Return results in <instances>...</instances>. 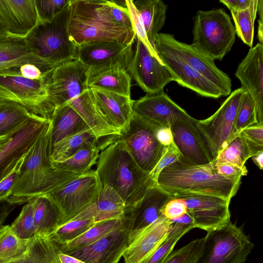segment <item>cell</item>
<instances>
[{"instance_id":"1","label":"cell","mask_w":263,"mask_h":263,"mask_svg":"<svg viewBox=\"0 0 263 263\" xmlns=\"http://www.w3.org/2000/svg\"><path fill=\"white\" fill-rule=\"evenodd\" d=\"M50 153L51 121L25 156L7 201L16 205L27 203L79 176L53 167Z\"/></svg>"},{"instance_id":"2","label":"cell","mask_w":263,"mask_h":263,"mask_svg":"<svg viewBox=\"0 0 263 263\" xmlns=\"http://www.w3.org/2000/svg\"><path fill=\"white\" fill-rule=\"evenodd\" d=\"M97 162L96 172L102 186L113 188L126 208L137 203L150 187L157 184L137 164L119 136L101 150Z\"/></svg>"},{"instance_id":"3","label":"cell","mask_w":263,"mask_h":263,"mask_svg":"<svg viewBox=\"0 0 263 263\" xmlns=\"http://www.w3.org/2000/svg\"><path fill=\"white\" fill-rule=\"evenodd\" d=\"M68 31L77 46L93 42H118L133 45L136 38L133 29L111 21L106 0H70Z\"/></svg>"},{"instance_id":"4","label":"cell","mask_w":263,"mask_h":263,"mask_svg":"<svg viewBox=\"0 0 263 263\" xmlns=\"http://www.w3.org/2000/svg\"><path fill=\"white\" fill-rule=\"evenodd\" d=\"M157 183L172 195L199 194L231 201L239 189L240 181L231 180L221 176L216 172L212 162L191 165L178 161L161 171Z\"/></svg>"},{"instance_id":"5","label":"cell","mask_w":263,"mask_h":263,"mask_svg":"<svg viewBox=\"0 0 263 263\" xmlns=\"http://www.w3.org/2000/svg\"><path fill=\"white\" fill-rule=\"evenodd\" d=\"M69 5L46 21H38L25 36L31 52L51 70L77 59V46L68 31Z\"/></svg>"},{"instance_id":"6","label":"cell","mask_w":263,"mask_h":263,"mask_svg":"<svg viewBox=\"0 0 263 263\" xmlns=\"http://www.w3.org/2000/svg\"><path fill=\"white\" fill-rule=\"evenodd\" d=\"M193 22L192 44L214 60L221 61L235 41L230 16L221 8L200 10Z\"/></svg>"},{"instance_id":"7","label":"cell","mask_w":263,"mask_h":263,"mask_svg":"<svg viewBox=\"0 0 263 263\" xmlns=\"http://www.w3.org/2000/svg\"><path fill=\"white\" fill-rule=\"evenodd\" d=\"M201 252L195 263H244L254 245L231 220L207 232Z\"/></svg>"},{"instance_id":"8","label":"cell","mask_w":263,"mask_h":263,"mask_svg":"<svg viewBox=\"0 0 263 263\" xmlns=\"http://www.w3.org/2000/svg\"><path fill=\"white\" fill-rule=\"evenodd\" d=\"M158 124L133 112L128 129L119 138L139 167L149 175L164 153L166 147L157 140Z\"/></svg>"},{"instance_id":"9","label":"cell","mask_w":263,"mask_h":263,"mask_svg":"<svg viewBox=\"0 0 263 263\" xmlns=\"http://www.w3.org/2000/svg\"><path fill=\"white\" fill-rule=\"evenodd\" d=\"M155 49L165 51L184 61L217 87L222 96H228L231 93L230 77L216 66L213 59L192 44L181 42L170 33H159L155 39Z\"/></svg>"},{"instance_id":"10","label":"cell","mask_w":263,"mask_h":263,"mask_svg":"<svg viewBox=\"0 0 263 263\" xmlns=\"http://www.w3.org/2000/svg\"><path fill=\"white\" fill-rule=\"evenodd\" d=\"M102 188L96 171H89L46 195L60 209L62 214V224L93 203Z\"/></svg>"},{"instance_id":"11","label":"cell","mask_w":263,"mask_h":263,"mask_svg":"<svg viewBox=\"0 0 263 263\" xmlns=\"http://www.w3.org/2000/svg\"><path fill=\"white\" fill-rule=\"evenodd\" d=\"M48 77L44 80H32L20 74L0 73V99L20 104L31 113L50 120Z\"/></svg>"},{"instance_id":"12","label":"cell","mask_w":263,"mask_h":263,"mask_svg":"<svg viewBox=\"0 0 263 263\" xmlns=\"http://www.w3.org/2000/svg\"><path fill=\"white\" fill-rule=\"evenodd\" d=\"M243 92L241 87L235 89L213 115L197 121L213 161L232 140L236 115Z\"/></svg>"},{"instance_id":"13","label":"cell","mask_w":263,"mask_h":263,"mask_svg":"<svg viewBox=\"0 0 263 263\" xmlns=\"http://www.w3.org/2000/svg\"><path fill=\"white\" fill-rule=\"evenodd\" d=\"M87 69L76 59L59 65L49 73L47 90L51 117L55 108L89 89L86 83Z\"/></svg>"},{"instance_id":"14","label":"cell","mask_w":263,"mask_h":263,"mask_svg":"<svg viewBox=\"0 0 263 263\" xmlns=\"http://www.w3.org/2000/svg\"><path fill=\"white\" fill-rule=\"evenodd\" d=\"M135 40L126 71L146 94L164 91L165 86L173 81L170 72L158 54H153L140 40L136 37Z\"/></svg>"},{"instance_id":"15","label":"cell","mask_w":263,"mask_h":263,"mask_svg":"<svg viewBox=\"0 0 263 263\" xmlns=\"http://www.w3.org/2000/svg\"><path fill=\"white\" fill-rule=\"evenodd\" d=\"M197 121L186 114L175 117L170 126L173 142L180 154L179 161L191 165H203L213 160Z\"/></svg>"},{"instance_id":"16","label":"cell","mask_w":263,"mask_h":263,"mask_svg":"<svg viewBox=\"0 0 263 263\" xmlns=\"http://www.w3.org/2000/svg\"><path fill=\"white\" fill-rule=\"evenodd\" d=\"M50 121L33 114L29 120L0 148V181L28 153Z\"/></svg>"},{"instance_id":"17","label":"cell","mask_w":263,"mask_h":263,"mask_svg":"<svg viewBox=\"0 0 263 263\" xmlns=\"http://www.w3.org/2000/svg\"><path fill=\"white\" fill-rule=\"evenodd\" d=\"M182 199L187 207L194 228L206 232L216 229L230 220V201L212 195L184 194L173 195Z\"/></svg>"},{"instance_id":"18","label":"cell","mask_w":263,"mask_h":263,"mask_svg":"<svg viewBox=\"0 0 263 263\" xmlns=\"http://www.w3.org/2000/svg\"><path fill=\"white\" fill-rule=\"evenodd\" d=\"M129 224L124 216V223L95 242L84 247L63 253L86 263H118L128 245Z\"/></svg>"},{"instance_id":"19","label":"cell","mask_w":263,"mask_h":263,"mask_svg":"<svg viewBox=\"0 0 263 263\" xmlns=\"http://www.w3.org/2000/svg\"><path fill=\"white\" fill-rule=\"evenodd\" d=\"M172 197V195L157 184L150 187L137 203L125 208L124 216L129 229L128 243L142 230L162 215L163 207Z\"/></svg>"},{"instance_id":"20","label":"cell","mask_w":263,"mask_h":263,"mask_svg":"<svg viewBox=\"0 0 263 263\" xmlns=\"http://www.w3.org/2000/svg\"><path fill=\"white\" fill-rule=\"evenodd\" d=\"M31 64L44 73L52 71L30 49L25 37L12 34L0 25V73L20 74L21 67Z\"/></svg>"},{"instance_id":"21","label":"cell","mask_w":263,"mask_h":263,"mask_svg":"<svg viewBox=\"0 0 263 263\" xmlns=\"http://www.w3.org/2000/svg\"><path fill=\"white\" fill-rule=\"evenodd\" d=\"M235 76L254 100L257 123L263 124V44L258 43L249 49Z\"/></svg>"},{"instance_id":"22","label":"cell","mask_w":263,"mask_h":263,"mask_svg":"<svg viewBox=\"0 0 263 263\" xmlns=\"http://www.w3.org/2000/svg\"><path fill=\"white\" fill-rule=\"evenodd\" d=\"M156 50L162 63L170 72L173 81L203 97L218 98L222 96L217 87L184 61L165 51Z\"/></svg>"},{"instance_id":"23","label":"cell","mask_w":263,"mask_h":263,"mask_svg":"<svg viewBox=\"0 0 263 263\" xmlns=\"http://www.w3.org/2000/svg\"><path fill=\"white\" fill-rule=\"evenodd\" d=\"M91 100L104 119L121 132V135L128 128L133 115L134 101L130 97L89 88Z\"/></svg>"},{"instance_id":"24","label":"cell","mask_w":263,"mask_h":263,"mask_svg":"<svg viewBox=\"0 0 263 263\" xmlns=\"http://www.w3.org/2000/svg\"><path fill=\"white\" fill-rule=\"evenodd\" d=\"M128 64L112 61L88 68L87 87L130 97L132 78L126 71Z\"/></svg>"},{"instance_id":"25","label":"cell","mask_w":263,"mask_h":263,"mask_svg":"<svg viewBox=\"0 0 263 263\" xmlns=\"http://www.w3.org/2000/svg\"><path fill=\"white\" fill-rule=\"evenodd\" d=\"M172 221L163 215L156 221L142 230L125 250L124 263H142L156 250L166 237Z\"/></svg>"},{"instance_id":"26","label":"cell","mask_w":263,"mask_h":263,"mask_svg":"<svg viewBox=\"0 0 263 263\" xmlns=\"http://www.w3.org/2000/svg\"><path fill=\"white\" fill-rule=\"evenodd\" d=\"M38 20L35 0H0V25L10 33L25 37Z\"/></svg>"},{"instance_id":"27","label":"cell","mask_w":263,"mask_h":263,"mask_svg":"<svg viewBox=\"0 0 263 263\" xmlns=\"http://www.w3.org/2000/svg\"><path fill=\"white\" fill-rule=\"evenodd\" d=\"M133 108L134 113L165 127H169L175 117L187 114L164 91L146 94L134 101Z\"/></svg>"},{"instance_id":"28","label":"cell","mask_w":263,"mask_h":263,"mask_svg":"<svg viewBox=\"0 0 263 263\" xmlns=\"http://www.w3.org/2000/svg\"><path fill=\"white\" fill-rule=\"evenodd\" d=\"M133 45L118 42H93L77 46V60L87 68L112 61L129 63Z\"/></svg>"},{"instance_id":"29","label":"cell","mask_w":263,"mask_h":263,"mask_svg":"<svg viewBox=\"0 0 263 263\" xmlns=\"http://www.w3.org/2000/svg\"><path fill=\"white\" fill-rule=\"evenodd\" d=\"M81 116L98 139L121 133L110 125L101 115L90 97L89 89L67 102Z\"/></svg>"},{"instance_id":"30","label":"cell","mask_w":263,"mask_h":263,"mask_svg":"<svg viewBox=\"0 0 263 263\" xmlns=\"http://www.w3.org/2000/svg\"><path fill=\"white\" fill-rule=\"evenodd\" d=\"M50 120L51 147L69 136L90 128L81 116L68 103L55 108Z\"/></svg>"},{"instance_id":"31","label":"cell","mask_w":263,"mask_h":263,"mask_svg":"<svg viewBox=\"0 0 263 263\" xmlns=\"http://www.w3.org/2000/svg\"><path fill=\"white\" fill-rule=\"evenodd\" d=\"M59 246L48 236L40 233L29 239L27 248L20 256L0 263H61Z\"/></svg>"},{"instance_id":"32","label":"cell","mask_w":263,"mask_h":263,"mask_svg":"<svg viewBox=\"0 0 263 263\" xmlns=\"http://www.w3.org/2000/svg\"><path fill=\"white\" fill-rule=\"evenodd\" d=\"M133 2L141 15L147 37L155 47L156 37L165 24L167 6L161 0Z\"/></svg>"},{"instance_id":"33","label":"cell","mask_w":263,"mask_h":263,"mask_svg":"<svg viewBox=\"0 0 263 263\" xmlns=\"http://www.w3.org/2000/svg\"><path fill=\"white\" fill-rule=\"evenodd\" d=\"M33 200L36 232L49 236L62 224V213L48 195L39 196Z\"/></svg>"},{"instance_id":"34","label":"cell","mask_w":263,"mask_h":263,"mask_svg":"<svg viewBox=\"0 0 263 263\" xmlns=\"http://www.w3.org/2000/svg\"><path fill=\"white\" fill-rule=\"evenodd\" d=\"M95 201L72 219L60 226L48 237L55 243L62 245L83 234L96 223L94 218Z\"/></svg>"},{"instance_id":"35","label":"cell","mask_w":263,"mask_h":263,"mask_svg":"<svg viewBox=\"0 0 263 263\" xmlns=\"http://www.w3.org/2000/svg\"><path fill=\"white\" fill-rule=\"evenodd\" d=\"M261 152L263 147L252 144L240 133L219 152L212 162L232 164L247 170L245 165L247 160Z\"/></svg>"},{"instance_id":"36","label":"cell","mask_w":263,"mask_h":263,"mask_svg":"<svg viewBox=\"0 0 263 263\" xmlns=\"http://www.w3.org/2000/svg\"><path fill=\"white\" fill-rule=\"evenodd\" d=\"M98 142L99 139L90 128L69 136L51 146V163L63 161L85 147Z\"/></svg>"},{"instance_id":"37","label":"cell","mask_w":263,"mask_h":263,"mask_svg":"<svg viewBox=\"0 0 263 263\" xmlns=\"http://www.w3.org/2000/svg\"><path fill=\"white\" fill-rule=\"evenodd\" d=\"M126 208L125 202L111 187L105 185L95 201L94 215L96 223L122 218Z\"/></svg>"},{"instance_id":"38","label":"cell","mask_w":263,"mask_h":263,"mask_svg":"<svg viewBox=\"0 0 263 263\" xmlns=\"http://www.w3.org/2000/svg\"><path fill=\"white\" fill-rule=\"evenodd\" d=\"M32 114L20 104L0 99V137L11 135L16 132Z\"/></svg>"},{"instance_id":"39","label":"cell","mask_w":263,"mask_h":263,"mask_svg":"<svg viewBox=\"0 0 263 263\" xmlns=\"http://www.w3.org/2000/svg\"><path fill=\"white\" fill-rule=\"evenodd\" d=\"M100 151L98 143L85 147L63 161L51 164L56 169L81 175L89 172L96 163Z\"/></svg>"},{"instance_id":"40","label":"cell","mask_w":263,"mask_h":263,"mask_svg":"<svg viewBox=\"0 0 263 263\" xmlns=\"http://www.w3.org/2000/svg\"><path fill=\"white\" fill-rule=\"evenodd\" d=\"M124 223L122 218L107 220L96 223L81 235L64 245H59L60 252L64 253L90 245L109 232L120 227Z\"/></svg>"},{"instance_id":"41","label":"cell","mask_w":263,"mask_h":263,"mask_svg":"<svg viewBox=\"0 0 263 263\" xmlns=\"http://www.w3.org/2000/svg\"><path fill=\"white\" fill-rule=\"evenodd\" d=\"M258 3V0H251L248 8L241 11H231L236 34L250 48L253 47Z\"/></svg>"},{"instance_id":"42","label":"cell","mask_w":263,"mask_h":263,"mask_svg":"<svg viewBox=\"0 0 263 263\" xmlns=\"http://www.w3.org/2000/svg\"><path fill=\"white\" fill-rule=\"evenodd\" d=\"M193 228L194 226L193 224L172 222L170 230L166 237L153 253L142 263H163L172 253L178 240Z\"/></svg>"},{"instance_id":"43","label":"cell","mask_w":263,"mask_h":263,"mask_svg":"<svg viewBox=\"0 0 263 263\" xmlns=\"http://www.w3.org/2000/svg\"><path fill=\"white\" fill-rule=\"evenodd\" d=\"M29 239H21L12 231L9 225L0 228V261L13 259L26 251Z\"/></svg>"},{"instance_id":"44","label":"cell","mask_w":263,"mask_h":263,"mask_svg":"<svg viewBox=\"0 0 263 263\" xmlns=\"http://www.w3.org/2000/svg\"><path fill=\"white\" fill-rule=\"evenodd\" d=\"M257 124L256 106L250 93L244 90L237 111L232 140L243 129Z\"/></svg>"},{"instance_id":"45","label":"cell","mask_w":263,"mask_h":263,"mask_svg":"<svg viewBox=\"0 0 263 263\" xmlns=\"http://www.w3.org/2000/svg\"><path fill=\"white\" fill-rule=\"evenodd\" d=\"M10 227L15 235L21 239H30L36 234L33 199L23 206L19 215Z\"/></svg>"},{"instance_id":"46","label":"cell","mask_w":263,"mask_h":263,"mask_svg":"<svg viewBox=\"0 0 263 263\" xmlns=\"http://www.w3.org/2000/svg\"><path fill=\"white\" fill-rule=\"evenodd\" d=\"M204 237L196 239L171 253L163 263H195L200 255Z\"/></svg>"},{"instance_id":"47","label":"cell","mask_w":263,"mask_h":263,"mask_svg":"<svg viewBox=\"0 0 263 263\" xmlns=\"http://www.w3.org/2000/svg\"><path fill=\"white\" fill-rule=\"evenodd\" d=\"M38 21L53 18L70 4V0H35Z\"/></svg>"},{"instance_id":"48","label":"cell","mask_w":263,"mask_h":263,"mask_svg":"<svg viewBox=\"0 0 263 263\" xmlns=\"http://www.w3.org/2000/svg\"><path fill=\"white\" fill-rule=\"evenodd\" d=\"M126 3L136 37L140 40L153 54H157L155 47L152 45L147 37L141 15L133 1L126 0Z\"/></svg>"},{"instance_id":"49","label":"cell","mask_w":263,"mask_h":263,"mask_svg":"<svg viewBox=\"0 0 263 263\" xmlns=\"http://www.w3.org/2000/svg\"><path fill=\"white\" fill-rule=\"evenodd\" d=\"M180 154L174 142L168 145L161 159L149 174L151 178L157 182L158 176L161 171L165 167L169 166L179 160Z\"/></svg>"},{"instance_id":"50","label":"cell","mask_w":263,"mask_h":263,"mask_svg":"<svg viewBox=\"0 0 263 263\" xmlns=\"http://www.w3.org/2000/svg\"><path fill=\"white\" fill-rule=\"evenodd\" d=\"M106 6L109 17L114 23L126 28L133 29L127 8L118 6L112 1H106Z\"/></svg>"},{"instance_id":"51","label":"cell","mask_w":263,"mask_h":263,"mask_svg":"<svg viewBox=\"0 0 263 263\" xmlns=\"http://www.w3.org/2000/svg\"><path fill=\"white\" fill-rule=\"evenodd\" d=\"M24 157L18 162L10 173L0 181V201L7 200L11 195L17 180L20 170Z\"/></svg>"},{"instance_id":"52","label":"cell","mask_w":263,"mask_h":263,"mask_svg":"<svg viewBox=\"0 0 263 263\" xmlns=\"http://www.w3.org/2000/svg\"><path fill=\"white\" fill-rule=\"evenodd\" d=\"M186 213L187 207L185 202L173 196L165 204L162 211V215L170 220L177 219Z\"/></svg>"},{"instance_id":"53","label":"cell","mask_w":263,"mask_h":263,"mask_svg":"<svg viewBox=\"0 0 263 263\" xmlns=\"http://www.w3.org/2000/svg\"><path fill=\"white\" fill-rule=\"evenodd\" d=\"M213 164L218 174L231 180L240 181L241 177L248 174L247 170H244L232 164L213 163Z\"/></svg>"},{"instance_id":"54","label":"cell","mask_w":263,"mask_h":263,"mask_svg":"<svg viewBox=\"0 0 263 263\" xmlns=\"http://www.w3.org/2000/svg\"><path fill=\"white\" fill-rule=\"evenodd\" d=\"M251 143L263 146V124H255L243 129L240 132Z\"/></svg>"},{"instance_id":"55","label":"cell","mask_w":263,"mask_h":263,"mask_svg":"<svg viewBox=\"0 0 263 263\" xmlns=\"http://www.w3.org/2000/svg\"><path fill=\"white\" fill-rule=\"evenodd\" d=\"M50 73H44L38 67L31 64H24L20 68L21 75L24 78L32 80H45Z\"/></svg>"},{"instance_id":"56","label":"cell","mask_w":263,"mask_h":263,"mask_svg":"<svg viewBox=\"0 0 263 263\" xmlns=\"http://www.w3.org/2000/svg\"><path fill=\"white\" fill-rule=\"evenodd\" d=\"M158 141L163 146L167 147L173 142L172 131L169 127L159 126L156 132Z\"/></svg>"},{"instance_id":"57","label":"cell","mask_w":263,"mask_h":263,"mask_svg":"<svg viewBox=\"0 0 263 263\" xmlns=\"http://www.w3.org/2000/svg\"><path fill=\"white\" fill-rule=\"evenodd\" d=\"M222 3L231 11H241L248 8L251 0H221Z\"/></svg>"},{"instance_id":"58","label":"cell","mask_w":263,"mask_h":263,"mask_svg":"<svg viewBox=\"0 0 263 263\" xmlns=\"http://www.w3.org/2000/svg\"><path fill=\"white\" fill-rule=\"evenodd\" d=\"M16 205L7 200L0 201V228L4 225L6 219L15 208Z\"/></svg>"},{"instance_id":"59","label":"cell","mask_w":263,"mask_h":263,"mask_svg":"<svg viewBox=\"0 0 263 263\" xmlns=\"http://www.w3.org/2000/svg\"><path fill=\"white\" fill-rule=\"evenodd\" d=\"M59 256L61 263H86L76 257L61 252Z\"/></svg>"},{"instance_id":"60","label":"cell","mask_w":263,"mask_h":263,"mask_svg":"<svg viewBox=\"0 0 263 263\" xmlns=\"http://www.w3.org/2000/svg\"><path fill=\"white\" fill-rule=\"evenodd\" d=\"M254 163L260 170L263 169V152L251 157Z\"/></svg>"},{"instance_id":"61","label":"cell","mask_w":263,"mask_h":263,"mask_svg":"<svg viewBox=\"0 0 263 263\" xmlns=\"http://www.w3.org/2000/svg\"><path fill=\"white\" fill-rule=\"evenodd\" d=\"M263 20H258V28L257 37L259 40V43L263 44Z\"/></svg>"},{"instance_id":"62","label":"cell","mask_w":263,"mask_h":263,"mask_svg":"<svg viewBox=\"0 0 263 263\" xmlns=\"http://www.w3.org/2000/svg\"><path fill=\"white\" fill-rule=\"evenodd\" d=\"M262 5H263V1L262 0H258V5H257V12L259 13V20H263L262 19Z\"/></svg>"},{"instance_id":"63","label":"cell","mask_w":263,"mask_h":263,"mask_svg":"<svg viewBox=\"0 0 263 263\" xmlns=\"http://www.w3.org/2000/svg\"><path fill=\"white\" fill-rule=\"evenodd\" d=\"M12 135L5 137H0V148H1L10 139Z\"/></svg>"}]
</instances>
